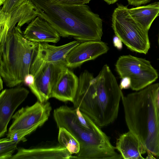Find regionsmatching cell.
Returning a JSON list of instances; mask_svg holds the SVG:
<instances>
[{"label": "cell", "mask_w": 159, "mask_h": 159, "mask_svg": "<svg viewBox=\"0 0 159 159\" xmlns=\"http://www.w3.org/2000/svg\"><path fill=\"white\" fill-rule=\"evenodd\" d=\"M3 80L0 76V90H1L3 89Z\"/></svg>", "instance_id": "obj_30"}, {"label": "cell", "mask_w": 159, "mask_h": 159, "mask_svg": "<svg viewBox=\"0 0 159 159\" xmlns=\"http://www.w3.org/2000/svg\"><path fill=\"white\" fill-rule=\"evenodd\" d=\"M151 0H127L129 4L134 6H139L146 4Z\"/></svg>", "instance_id": "obj_25"}, {"label": "cell", "mask_w": 159, "mask_h": 159, "mask_svg": "<svg viewBox=\"0 0 159 159\" xmlns=\"http://www.w3.org/2000/svg\"><path fill=\"white\" fill-rule=\"evenodd\" d=\"M158 45L159 47V34H158Z\"/></svg>", "instance_id": "obj_32"}, {"label": "cell", "mask_w": 159, "mask_h": 159, "mask_svg": "<svg viewBox=\"0 0 159 159\" xmlns=\"http://www.w3.org/2000/svg\"><path fill=\"white\" fill-rule=\"evenodd\" d=\"M79 81V77L66 68L54 86L51 97L64 102H73L78 90Z\"/></svg>", "instance_id": "obj_15"}, {"label": "cell", "mask_w": 159, "mask_h": 159, "mask_svg": "<svg viewBox=\"0 0 159 159\" xmlns=\"http://www.w3.org/2000/svg\"><path fill=\"white\" fill-rule=\"evenodd\" d=\"M128 11L137 23L148 31L153 21L159 16V3L157 2L128 9Z\"/></svg>", "instance_id": "obj_18"}, {"label": "cell", "mask_w": 159, "mask_h": 159, "mask_svg": "<svg viewBox=\"0 0 159 159\" xmlns=\"http://www.w3.org/2000/svg\"><path fill=\"white\" fill-rule=\"evenodd\" d=\"M38 43L29 41L16 26L0 44V75L7 86L15 87L24 82L30 73Z\"/></svg>", "instance_id": "obj_5"}, {"label": "cell", "mask_w": 159, "mask_h": 159, "mask_svg": "<svg viewBox=\"0 0 159 159\" xmlns=\"http://www.w3.org/2000/svg\"><path fill=\"white\" fill-rule=\"evenodd\" d=\"M80 43L78 40H75L58 46L48 43H38L30 73L35 77L47 65L59 62H66L68 54Z\"/></svg>", "instance_id": "obj_9"}, {"label": "cell", "mask_w": 159, "mask_h": 159, "mask_svg": "<svg viewBox=\"0 0 159 159\" xmlns=\"http://www.w3.org/2000/svg\"><path fill=\"white\" fill-rule=\"evenodd\" d=\"M158 158L159 159V157Z\"/></svg>", "instance_id": "obj_34"}, {"label": "cell", "mask_w": 159, "mask_h": 159, "mask_svg": "<svg viewBox=\"0 0 159 159\" xmlns=\"http://www.w3.org/2000/svg\"><path fill=\"white\" fill-rule=\"evenodd\" d=\"M17 143L7 137L0 140V159H10L17 149Z\"/></svg>", "instance_id": "obj_20"}, {"label": "cell", "mask_w": 159, "mask_h": 159, "mask_svg": "<svg viewBox=\"0 0 159 159\" xmlns=\"http://www.w3.org/2000/svg\"><path fill=\"white\" fill-rule=\"evenodd\" d=\"M53 116L58 128L66 129L80 143V151L70 159H122L109 137L79 107L62 106L54 110Z\"/></svg>", "instance_id": "obj_3"}, {"label": "cell", "mask_w": 159, "mask_h": 159, "mask_svg": "<svg viewBox=\"0 0 159 159\" xmlns=\"http://www.w3.org/2000/svg\"><path fill=\"white\" fill-rule=\"evenodd\" d=\"M158 3H159V2H158Z\"/></svg>", "instance_id": "obj_33"}, {"label": "cell", "mask_w": 159, "mask_h": 159, "mask_svg": "<svg viewBox=\"0 0 159 159\" xmlns=\"http://www.w3.org/2000/svg\"><path fill=\"white\" fill-rule=\"evenodd\" d=\"M79 85L73 103L100 127L116 119L123 94L109 67L104 65L97 76L85 70L79 77Z\"/></svg>", "instance_id": "obj_1"}, {"label": "cell", "mask_w": 159, "mask_h": 159, "mask_svg": "<svg viewBox=\"0 0 159 159\" xmlns=\"http://www.w3.org/2000/svg\"><path fill=\"white\" fill-rule=\"evenodd\" d=\"M57 2L71 5H83L88 3L91 0H55Z\"/></svg>", "instance_id": "obj_22"}, {"label": "cell", "mask_w": 159, "mask_h": 159, "mask_svg": "<svg viewBox=\"0 0 159 159\" xmlns=\"http://www.w3.org/2000/svg\"><path fill=\"white\" fill-rule=\"evenodd\" d=\"M58 141L61 145L66 148L71 155L80 151V143L75 138L63 128H59Z\"/></svg>", "instance_id": "obj_19"}, {"label": "cell", "mask_w": 159, "mask_h": 159, "mask_svg": "<svg viewBox=\"0 0 159 159\" xmlns=\"http://www.w3.org/2000/svg\"><path fill=\"white\" fill-rule=\"evenodd\" d=\"M38 13L61 37H72L80 42L101 41L102 20L87 5H71L55 0H43Z\"/></svg>", "instance_id": "obj_2"}, {"label": "cell", "mask_w": 159, "mask_h": 159, "mask_svg": "<svg viewBox=\"0 0 159 159\" xmlns=\"http://www.w3.org/2000/svg\"><path fill=\"white\" fill-rule=\"evenodd\" d=\"M117 5L112 18V27L115 35L131 51L147 54L150 48L148 31L132 18L127 6Z\"/></svg>", "instance_id": "obj_6"}, {"label": "cell", "mask_w": 159, "mask_h": 159, "mask_svg": "<svg viewBox=\"0 0 159 159\" xmlns=\"http://www.w3.org/2000/svg\"><path fill=\"white\" fill-rule=\"evenodd\" d=\"M27 0H6L1 8L0 11L5 13L10 12Z\"/></svg>", "instance_id": "obj_21"}, {"label": "cell", "mask_w": 159, "mask_h": 159, "mask_svg": "<svg viewBox=\"0 0 159 159\" xmlns=\"http://www.w3.org/2000/svg\"><path fill=\"white\" fill-rule=\"evenodd\" d=\"M23 34L28 40L36 43H57L61 37L47 21L39 16L29 24Z\"/></svg>", "instance_id": "obj_14"}, {"label": "cell", "mask_w": 159, "mask_h": 159, "mask_svg": "<svg viewBox=\"0 0 159 159\" xmlns=\"http://www.w3.org/2000/svg\"><path fill=\"white\" fill-rule=\"evenodd\" d=\"M35 6L31 0L24 2L9 13L0 11V44L4 41L8 33L16 26L20 28L38 16Z\"/></svg>", "instance_id": "obj_10"}, {"label": "cell", "mask_w": 159, "mask_h": 159, "mask_svg": "<svg viewBox=\"0 0 159 159\" xmlns=\"http://www.w3.org/2000/svg\"><path fill=\"white\" fill-rule=\"evenodd\" d=\"M29 92L20 86L3 90L0 94V137L7 131L8 124L17 107L25 100Z\"/></svg>", "instance_id": "obj_12"}, {"label": "cell", "mask_w": 159, "mask_h": 159, "mask_svg": "<svg viewBox=\"0 0 159 159\" xmlns=\"http://www.w3.org/2000/svg\"><path fill=\"white\" fill-rule=\"evenodd\" d=\"M148 156H147L146 159H156L154 156L149 152H147Z\"/></svg>", "instance_id": "obj_29"}, {"label": "cell", "mask_w": 159, "mask_h": 159, "mask_svg": "<svg viewBox=\"0 0 159 159\" xmlns=\"http://www.w3.org/2000/svg\"><path fill=\"white\" fill-rule=\"evenodd\" d=\"M113 43L115 47L118 49H121L122 48V42L117 36H114L113 39Z\"/></svg>", "instance_id": "obj_26"}, {"label": "cell", "mask_w": 159, "mask_h": 159, "mask_svg": "<svg viewBox=\"0 0 159 159\" xmlns=\"http://www.w3.org/2000/svg\"><path fill=\"white\" fill-rule=\"evenodd\" d=\"M115 67L120 78L130 79V88L136 91L152 84L159 76L150 61L130 54L120 56Z\"/></svg>", "instance_id": "obj_8"}, {"label": "cell", "mask_w": 159, "mask_h": 159, "mask_svg": "<svg viewBox=\"0 0 159 159\" xmlns=\"http://www.w3.org/2000/svg\"><path fill=\"white\" fill-rule=\"evenodd\" d=\"M115 148L122 159H144L142 155L147 152L138 139L129 130L120 135L117 140Z\"/></svg>", "instance_id": "obj_17"}, {"label": "cell", "mask_w": 159, "mask_h": 159, "mask_svg": "<svg viewBox=\"0 0 159 159\" xmlns=\"http://www.w3.org/2000/svg\"><path fill=\"white\" fill-rule=\"evenodd\" d=\"M109 48L101 41H89L80 42L73 48L66 59L67 66L75 68L87 61L95 59L107 52Z\"/></svg>", "instance_id": "obj_13"}, {"label": "cell", "mask_w": 159, "mask_h": 159, "mask_svg": "<svg viewBox=\"0 0 159 159\" xmlns=\"http://www.w3.org/2000/svg\"><path fill=\"white\" fill-rule=\"evenodd\" d=\"M72 155L61 145L48 148H20L10 159H70Z\"/></svg>", "instance_id": "obj_16"}, {"label": "cell", "mask_w": 159, "mask_h": 159, "mask_svg": "<svg viewBox=\"0 0 159 159\" xmlns=\"http://www.w3.org/2000/svg\"><path fill=\"white\" fill-rule=\"evenodd\" d=\"M156 100L157 106L159 108V86L158 87L156 95Z\"/></svg>", "instance_id": "obj_27"}, {"label": "cell", "mask_w": 159, "mask_h": 159, "mask_svg": "<svg viewBox=\"0 0 159 159\" xmlns=\"http://www.w3.org/2000/svg\"><path fill=\"white\" fill-rule=\"evenodd\" d=\"M109 4H112L116 2L118 0H103Z\"/></svg>", "instance_id": "obj_28"}, {"label": "cell", "mask_w": 159, "mask_h": 159, "mask_svg": "<svg viewBox=\"0 0 159 159\" xmlns=\"http://www.w3.org/2000/svg\"><path fill=\"white\" fill-rule=\"evenodd\" d=\"M67 67L65 62L52 63L46 65L38 72L35 76L34 88L31 91L38 101L44 102L51 98L54 86Z\"/></svg>", "instance_id": "obj_11"}, {"label": "cell", "mask_w": 159, "mask_h": 159, "mask_svg": "<svg viewBox=\"0 0 159 159\" xmlns=\"http://www.w3.org/2000/svg\"><path fill=\"white\" fill-rule=\"evenodd\" d=\"M131 80L128 77H125L122 78L119 87L122 90L123 89H126L130 88Z\"/></svg>", "instance_id": "obj_24"}, {"label": "cell", "mask_w": 159, "mask_h": 159, "mask_svg": "<svg viewBox=\"0 0 159 159\" xmlns=\"http://www.w3.org/2000/svg\"><path fill=\"white\" fill-rule=\"evenodd\" d=\"M159 83L124 96L121 99L129 130L147 150L159 157V108L156 100Z\"/></svg>", "instance_id": "obj_4"}, {"label": "cell", "mask_w": 159, "mask_h": 159, "mask_svg": "<svg viewBox=\"0 0 159 159\" xmlns=\"http://www.w3.org/2000/svg\"><path fill=\"white\" fill-rule=\"evenodd\" d=\"M35 77L30 73L27 75L25 77L24 82L32 90L34 88Z\"/></svg>", "instance_id": "obj_23"}, {"label": "cell", "mask_w": 159, "mask_h": 159, "mask_svg": "<svg viewBox=\"0 0 159 159\" xmlns=\"http://www.w3.org/2000/svg\"><path fill=\"white\" fill-rule=\"evenodd\" d=\"M52 107L48 102L38 101L30 106L23 107L14 115L7 136L17 144L47 120Z\"/></svg>", "instance_id": "obj_7"}, {"label": "cell", "mask_w": 159, "mask_h": 159, "mask_svg": "<svg viewBox=\"0 0 159 159\" xmlns=\"http://www.w3.org/2000/svg\"><path fill=\"white\" fill-rule=\"evenodd\" d=\"M6 0H0V5H2Z\"/></svg>", "instance_id": "obj_31"}]
</instances>
